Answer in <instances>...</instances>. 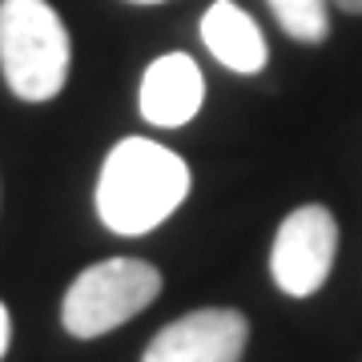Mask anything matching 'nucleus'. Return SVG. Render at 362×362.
<instances>
[{
  "mask_svg": "<svg viewBox=\"0 0 362 362\" xmlns=\"http://www.w3.org/2000/svg\"><path fill=\"white\" fill-rule=\"evenodd\" d=\"M189 197V165L153 137H125L101 161L97 218L109 233L141 238L169 221Z\"/></svg>",
  "mask_w": 362,
  "mask_h": 362,
  "instance_id": "nucleus-1",
  "label": "nucleus"
},
{
  "mask_svg": "<svg viewBox=\"0 0 362 362\" xmlns=\"http://www.w3.org/2000/svg\"><path fill=\"white\" fill-rule=\"evenodd\" d=\"M69 28L49 0H0V73L13 97L52 101L69 81Z\"/></svg>",
  "mask_w": 362,
  "mask_h": 362,
  "instance_id": "nucleus-2",
  "label": "nucleus"
},
{
  "mask_svg": "<svg viewBox=\"0 0 362 362\" xmlns=\"http://www.w3.org/2000/svg\"><path fill=\"white\" fill-rule=\"evenodd\" d=\"M161 294V270L145 258H105L73 278L61 298V326L73 338H101L125 326Z\"/></svg>",
  "mask_w": 362,
  "mask_h": 362,
  "instance_id": "nucleus-3",
  "label": "nucleus"
},
{
  "mask_svg": "<svg viewBox=\"0 0 362 362\" xmlns=\"http://www.w3.org/2000/svg\"><path fill=\"white\" fill-rule=\"evenodd\" d=\"M338 254V221L334 214L318 202L298 206L286 214L270 246V278L274 286L290 298L318 294L334 270Z\"/></svg>",
  "mask_w": 362,
  "mask_h": 362,
  "instance_id": "nucleus-4",
  "label": "nucleus"
},
{
  "mask_svg": "<svg viewBox=\"0 0 362 362\" xmlns=\"http://www.w3.org/2000/svg\"><path fill=\"white\" fill-rule=\"evenodd\" d=\"M250 346L246 314L230 306H209L161 326L145 346L141 362H242Z\"/></svg>",
  "mask_w": 362,
  "mask_h": 362,
  "instance_id": "nucleus-5",
  "label": "nucleus"
},
{
  "mask_svg": "<svg viewBox=\"0 0 362 362\" xmlns=\"http://www.w3.org/2000/svg\"><path fill=\"white\" fill-rule=\"evenodd\" d=\"M206 101V77L189 52H165L141 77V97L137 109L157 129H181L202 113Z\"/></svg>",
  "mask_w": 362,
  "mask_h": 362,
  "instance_id": "nucleus-6",
  "label": "nucleus"
},
{
  "mask_svg": "<svg viewBox=\"0 0 362 362\" xmlns=\"http://www.w3.org/2000/svg\"><path fill=\"white\" fill-rule=\"evenodd\" d=\"M202 40H206V49L214 52V61L230 69V73H262L266 69V37H262L258 21L246 13V8H238L233 0H214L202 16Z\"/></svg>",
  "mask_w": 362,
  "mask_h": 362,
  "instance_id": "nucleus-7",
  "label": "nucleus"
},
{
  "mask_svg": "<svg viewBox=\"0 0 362 362\" xmlns=\"http://www.w3.org/2000/svg\"><path fill=\"white\" fill-rule=\"evenodd\" d=\"M278 25L302 45H322L330 33V0H266Z\"/></svg>",
  "mask_w": 362,
  "mask_h": 362,
  "instance_id": "nucleus-8",
  "label": "nucleus"
},
{
  "mask_svg": "<svg viewBox=\"0 0 362 362\" xmlns=\"http://www.w3.org/2000/svg\"><path fill=\"white\" fill-rule=\"evenodd\" d=\"M8 342H13V318H8V306L0 302V358L8 354Z\"/></svg>",
  "mask_w": 362,
  "mask_h": 362,
  "instance_id": "nucleus-9",
  "label": "nucleus"
},
{
  "mask_svg": "<svg viewBox=\"0 0 362 362\" xmlns=\"http://www.w3.org/2000/svg\"><path fill=\"white\" fill-rule=\"evenodd\" d=\"M330 4H338L342 13H354V16H362V0H330Z\"/></svg>",
  "mask_w": 362,
  "mask_h": 362,
  "instance_id": "nucleus-10",
  "label": "nucleus"
},
{
  "mask_svg": "<svg viewBox=\"0 0 362 362\" xmlns=\"http://www.w3.org/2000/svg\"><path fill=\"white\" fill-rule=\"evenodd\" d=\"M129 4H161V0H129Z\"/></svg>",
  "mask_w": 362,
  "mask_h": 362,
  "instance_id": "nucleus-11",
  "label": "nucleus"
}]
</instances>
